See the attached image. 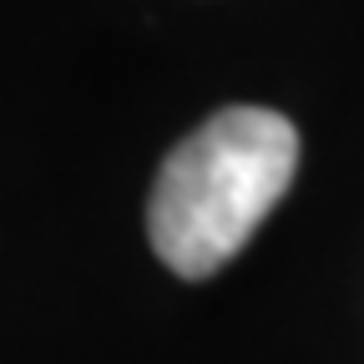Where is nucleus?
<instances>
[{
	"mask_svg": "<svg viewBox=\"0 0 364 364\" xmlns=\"http://www.w3.org/2000/svg\"><path fill=\"white\" fill-rule=\"evenodd\" d=\"M299 172V127L268 107H223L167 152L147 203L152 253L177 279L238 258Z\"/></svg>",
	"mask_w": 364,
	"mask_h": 364,
	"instance_id": "nucleus-1",
	"label": "nucleus"
}]
</instances>
